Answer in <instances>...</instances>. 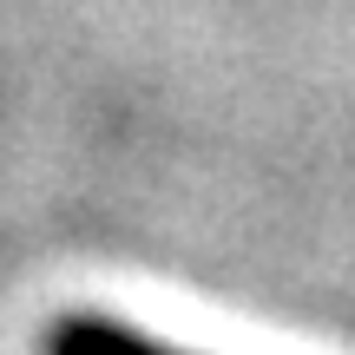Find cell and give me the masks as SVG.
I'll return each mask as SVG.
<instances>
[{
    "label": "cell",
    "instance_id": "cell-1",
    "mask_svg": "<svg viewBox=\"0 0 355 355\" xmlns=\"http://www.w3.org/2000/svg\"><path fill=\"white\" fill-rule=\"evenodd\" d=\"M40 355H184V349L158 343V336L132 329V322H119V316H92V309H73V316H60V322L46 329Z\"/></svg>",
    "mask_w": 355,
    "mask_h": 355
}]
</instances>
